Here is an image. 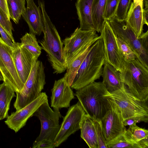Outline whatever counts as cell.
Wrapping results in <instances>:
<instances>
[{
    "mask_svg": "<svg viewBox=\"0 0 148 148\" xmlns=\"http://www.w3.org/2000/svg\"><path fill=\"white\" fill-rule=\"evenodd\" d=\"M38 3L42 15L44 25L43 38L39 42L42 49L47 54L53 73L60 74L67 69L64 57L63 43L46 12L43 1L38 0Z\"/></svg>",
    "mask_w": 148,
    "mask_h": 148,
    "instance_id": "6da1fadb",
    "label": "cell"
},
{
    "mask_svg": "<svg viewBox=\"0 0 148 148\" xmlns=\"http://www.w3.org/2000/svg\"><path fill=\"white\" fill-rule=\"evenodd\" d=\"M109 92L102 82L94 81L76 90L75 95L86 114L100 120L110 108L109 99L104 96Z\"/></svg>",
    "mask_w": 148,
    "mask_h": 148,
    "instance_id": "7a4b0ae2",
    "label": "cell"
},
{
    "mask_svg": "<svg viewBox=\"0 0 148 148\" xmlns=\"http://www.w3.org/2000/svg\"><path fill=\"white\" fill-rule=\"evenodd\" d=\"M105 62L103 43L101 37L92 45L79 68L71 88L76 90L99 79Z\"/></svg>",
    "mask_w": 148,
    "mask_h": 148,
    "instance_id": "3957f363",
    "label": "cell"
},
{
    "mask_svg": "<svg viewBox=\"0 0 148 148\" xmlns=\"http://www.w3.org/2000/svg\"><path fill=\"white\" fill-rule=\"evenodd\" d=\"M104 96L115 103L121 111L123 121L130 118L148 122L147 101L134 96L124 84L121 88Z\"/></svg>",
    "mask_w": 148,
    "mask_h": 148,
    "instance_id": "277c9868",
    "label": "cell"
},
{
    "mask_svg": "<svg viewBox=\"0 0 148 148\" xmlns=\"http://www.w3.org/2000/svg\"><path fill=\"white\" fill-rule=\"evenodd\" d=\"M119 74L122 81L131 93L142 101H148V69L136 58L125 61Z\"/></svg>",
    "mask_w": 148,
    "mask_h": 148,
    "instance_id": "5b68a950",
    "label": "cell"
},
{
    "mask_svg": "<svg viewBox=\"0 0 148 148\" xmlns=\"http://www.w3.org/2000/svg\"><path fill=\"white\" fill-rule=\"evenodd\" d=\"M108 21L115 34L130 46L137 59L148 69V30L138 38L125 21H119L114 17Z\"/></svg>",
    "mask_w": 148,
    "mask_h": 148,
    "instance_id": "8992f818",
    "label": "cell"
},
{
    "mask_svg": "<svg viewBox=\"0 0 148 148\" xmlns=\"http://www.w3.org/2000/svg\"><path fill=\"white\" fill-rule=\"evenodd\" d=\"M44 66L41 61L36 60L23 88L16 92L14 106L16 110L24 107L41 94L46 84Z\"/></svg>",
    "mask_w": 148,
    "mask_h": 148,
    "instance_id": "52a82bcc",
    "label": "cell"
},
{
    "mask_svg": "<svg viewBox=\"0 0 148 148\" xmlns=\"http://www.w3.org/2000/svg\"><path fill=\"white\" fill-rule=\"evenodd\" d=\"M40 120L41 123V130L39 135L33 144L35 147L42 140H47L54 142V140L60 128L59 120L62 116L59 109L50 108L48 101L42 104L33 114Z\"/></svg>",
    "mask_w": 148,
    "mask_h": 148,
    "instance_id": "ba28073f",
    "label": "cell"
},
{
    "mask_svg": "<svg viewBox=\"0 0 148 148\" xmlns=\"http://www.w3.org/2000/svg\"><path fill=\"white\" fill-rule=\"evenodd\" d=\"M94 30H85L77 27L69 36L62 40L64 57L67 66L82 50L92 42L101 37Z\"/></svg>",
    "mask_w": 148,
    "mask_h": 148,
    "instance_id": "9c48e42d",
    "label": "cell"
},
{
    "mask_svg": "<svg viewBox=\"0 0 148 148\" xmlns=\"http://www.w3.org/2000/svg\"><path fill=\"white\" fill-rule=\"evenodd\" d=\"M12 49L0 37V70L3 76V82L15 92H19L24 85L19 78L13 61Z\"/></svg>",
    "mask_w": 148,
    "mask_h": 148,
    "instance_id": "30bf717a",
    "label": "cell"
},
{
    "mask_svg": "<svg viewBox=\"0 0 148 148\" xmlns=\"http://www.w3.org/2000/svg\"><path fill=\"white\" fill-rule=\"evenodd\" d=\"M85 114L78 101L70 107L63 118L59 130L54 140L56 147L59 146L70 135L80 129Z\"/></svg>",
    "mask_w": 148,
    "mask_h": 148,
    "instance_id": "8fae6325",
    "label": "cell"
},
{
    "mask_svg": "<svg viewBox=\"0 0 148 148\" xmlns=\"http://www.w3.org/2000/svg\"><path fill=\"white\" fill-rule=\"evenodd\" d=\"M105 62L121 72L123 69L125 60L117 44L115 34L108 21H106L101 31Z\"/></svg>",
    "mask_w": 148,
    "mask_h": 148,
    "instance_id": "7c38bea8",
    "label": "cell"
},
{
    "mask_svg": "<svg viewBox=\"0 0 148 148\" xmlns=\"http://www.w3.org/2000/svg\"><path fill=\"white\" fill-rule=\"evenodd\" d=\"M109 99L110 108L100 120L106 144L123 134L126 129L123 124L121 110L115 103Z\"/></svg>",
    "mask_w": 148,
    "mask_h": 148,
    "instance_id": "4fadbf2b",
    "label": "cell"
},
{
    "mask_svg": "<svg viewBox=\"0 0 148 148\" xmlns=\"http://www.w3.org/2000/svg\"><path fill=\"white\" fill-rule=\"evenodd\" d=\"M48 101V96L45 92H41L40 95L30 103L19 110H16L8 116L5 121L8 127L16 133L26 124L28 120L40 106Z\"/></svg>",
    "mask_w": 148,
    "mask_h": 148,
    "instance_id": "5bb4252c",
    "label": "cell"
},
{
    "mask_svg": "<svg viewBox=\"0 0 148 148\" xmlns=\"http://www.w3.org/2000/svg\"><path fill=\"white\" fill-rule=\"evenodd\" d=\"M12 58L19 78L24 85L36 60L21 43L16 42L12 49Z\"/></svg>",
    "mask_w": 148,
    "mask_h": 148,
    "instance_id": "9a60e30c",
    "label": "cell"
},
{
    "mask_svg": "<svg viewBox=\"0 0 148 148\" xmlns=\"http://www.w3.org/2000/svg\"><path fill=\"white\" fill-rule=\"evenodd\" d=\"M51 91V104L53 109L70 107V102L74 96L71 86L64 77L55 81Z\"/></svg>",
    "mask_w": 148,
    "mask_h": 148,
    "instance_id": "2e32d148",
    "label": "cell"
},
{
    "mask_svg": "<svg viewBox=\"0 0 148 148\" xmlns=\"http://www.w3.org/2000/svg\"><path fill=\"white\" fill-rule=\"evenodd\" d=\"M27 3V7L22 16L28 25L29 33L39 36L44 30L43 16L40 8L36 5L33 0H29Z\"/></svg>",
    "mask_w": 148,
    "mask_h": 148,
    "instance_id": "e0dca14e",
    "label": "cell"
},
{
    "mask_svg": "<svg viewBox=\"0 0 148 148\" xmlns=\"http://www.w3.org/2000/svg\"><path fill=\"white\" fill-rule=\"evenodd\" d=\"M143 0H133L128 11L126 22L132 29L138 38L143 33Z\"/></svg>",
    "mask_w": 148,
    "mask_h": 148,
    "instance_id": "ac0fdd59",
    "label": "cell"
},
{
    "mask_svg": "<svg viewBox=\"0 0 148 148\" xmlns=\"http://www.w3.org/2000/svg\"><path fill=\"white\" fill-rule=\"evenodd\" d=\"M93 0H77L75 4L80 27L85 30H94L92 9Z\"/></svg>",
    "mask_w": 148,
    "mask_h": 148,
    "instance_id": "d6986e66",
    "label": "cell"
},
{
    "mask_svg": "<svg viewBox=\"0 0 148 148\" xmlns=\"http://www.w3.org/2000/svg\"><path fill=\"white\" fill-rule=\"evenodd\" d=\"M101 76L102 82L110 93L120 89L124 84L121 80L119 72L106 62L103 65Z\"/></svg>",
    "mask_w": 148,
    "mask_h": 148,
    "instance_id": "ffe728a7",
    "label": "cell"
},
{
    "mask_svg": "<svg viewBox=\"0 0 148 148\" xmlns=\"http://www.w3.org/2000/svg\"><path fill=\"white\" fill-rule=\"evenodd\" d=\"M80 136L90 148H98L94 119L85 114L82 121Z\"/></svg>",
    "mask_w": 148,
    "mask_h": 148,
    "instance_id": "44dd1931",
    "label": "cell"
},
{
    "mask_svg": "<svg viewBox=\"0 0 148 148\" xmlns=\"http://www.w3.org/2000/svg\"><path fill=\"white\" fill-rule=\"evenodd\" d=\"M96 41L91 42L82 50L67 66L66 71L64 77L70 86L80 66L91 49L92 45Z\"/></svg>",
    "mask_w": 148,
    "mask_h": 148,
    "instance_id": "7402d4cb",
    "label": "cell"
},
{
    "mask_svg": "<svg viewBox=\"0 0 148 148\" xmlns=\"http://www.w3.org/2000/svg\"><path fill=\"white\" fill-rule=\"evenodd\" d=\"M14 91L5 82L0 84V120L7 118L12 99L16 96Z\"/></svg>",
    "mask_w": 148,
    "mask_h": 148,
    "instance_id": "603a6c76",
    "label": "cell"
},
{
    "mask_svg": "<svg viewBox=\"0 0 148 148\" xmlns=\"http://www.w3.org/2000/svg\"><path fill=\"white\" fill-rule=\"evenodd\" d=\"M126 140L133 145L135 148H139L138 143L142 140L148 137V130L137 126L136 124L129 126L123 133Z\"/></svg>",
    "mask_w": 148,
    "mask_h": 148,
    "instance_id": "cb8c5ba5",
    "label": "cell"
},
{
    "mask_svg": "<svg viewBox=\"0 0 148 148\" xmlns=\"http://www.w3.org/2000/svg\"><path fill=\"white\" fill-rule=\"evenodd\" d=\"M106 0H93L92 15L95 31L100 32L106 21L103 14Z\"/></svg>",
    "mask_w": 148,
    "mask_h": 148,
    "instance_id": "d4e9b609",
    "label": "cell"
},
{
    "mask_svg": "<svg viewBox=\"0 0 148 148\" xmlns=\"http://www.w3.org/2000/svg\"><path fill=\"white\" fill-rule=\"evenodd\" d=\"M22 46L28 50L36 59L41 53V47L38 43L36 35L31 33H26L21 38Z\"/></svg>",
    "mask_w": 148,
    "mask_h": 148,
    "instance_id": "484cf974",
    "label": "cell"
},
{
    "mask_svg": "<svg viewBox=\"0 0 148 148\" xmlns=\"http://www.w3.org/2000/svg\"><path fill=\"white\" fill-rule=\"evenodd\" d=\"M7 3L10 18L18 24L25 10V0H7Z\"/></svg>",
    "mask_w": 148,
    "mask_h": 148,
    "instance_id": "4316f807",
    "label": "cell"
},
{
    "mask_svg": "<svg viewBox=\"0 0 148 148\" xmlns=\"http://www.w3.org/2000/svg\"><path fill=\"white\" fill-rule=\"evenodd\" d=\"M116 40L125 61H130L137 58L134 52L126 42L117 36Z\"/></svg>",
    "mask_w": 148,
    "mask_h": 148,
    "instance_id": "83f0119b",
    "label": "cell"
},
{
    "mask_svg": "<svg viewBox=\"0 0 148 148\" xmlns=\"http://www.w3.org/2000/svg\"><path fill=\"white\" fill-rule=\"evenodd\" d=\"M132 2V0H119L114 18L119 21H125Z\"/></svg>",
    "mask_w": 148,
    "mask_h": 148,
    "instance_id": "f1b7e54d",
    "label": "cell"
},
{
    "mask_svg": "<svg viewBox=\"0 0 148 148\" xmlns=\"http://www.w3.org/2000/svg\"><path fill=\"white\" fill-rule=\"evenodd\" d=\"M119 0H106L103 18L105 21H109L114 17Z\"/></svg>",
    "mask_w": 148,
    "mask_h": 148,
    "instance_id": "f546056e",
    "label": "cell"
},
{
    "mask_svg": "<svg viewBox=\"0 0 148 148\" xmlns=\"http://www.w3.org/2000/svg\"><path fill=\"white\" fill-rule=\"evenodd\" d=\"M107 148H135L133 144L127 142L123 134L107 143Z\"/></svg>",
    "mask_w": 148,
    "mask_h": 148,
    "instance_id": "4dcf8cb0",
    "label": "cell"
},
{
    "mask_svg": "<svg viewBox=\"0 0 148 148\" xmlns=\"http://www.w3.org/2000/svg\"><path fill=\"white\" fill-rule=\"evenodd\" d=\"M0 25L6 32L12 42L15 44L16 42L13 37L12 32V31H14V29L12 23L0 8Z\"/></svg>",
    "mask_w": 148,
    "mask_h": 148,
    "instance_id": "1f68e13d",
    "label": "cell"
},
{
    "mask_svg": "<svg viewBox=\"0 0 148 148\" xmlns=\"http://www.w3.org/2000/svg\"><path fill=\"white\" fill-rule=\"evenodd\" d=\"M97 136L98 143V148H107L102 130L100 120L94 119Z\"/></svg>",
    "mask_w": 148,
    "mask_h": 148,
    "instance_id": "d6a6232c",
    "label": "cell"
},
{
    "mask_svg": "<svg viewBox=\"0 0 148 148\" xmlns=\"http://www.w3.org/2000/svg\"><path fill=\"white\" fill-rule=\"evenodd\" d=\"M0 33L1 38L12 49L15 46V43H14L9 38L6 32L0 25Z\"/></svg>",
    "mask_w": 148,
    "mask_h": 148,
    "instance_id": "836d02e7",
    "label": "cell"
},
{
    "mask_svg": "<svg viewBox=\"0 0 148 148\" xmlns=\"http://www.w3.org/2000/svg\"><path fill=\"white\" fill-rule=\"evenodd\" d=\"M56 147L53 142L44 140L40 141L34 148H55Z\"/></svg>",
    "mask_w": 148,
    "mask_h": 148,
    "instance_id": "e575fe53",
    "label": "cell"
},
{
    "mask_svg": "<svg viewBox=\"0 0 148 148\" xmlns=\"http://www.w3.org/2000/svg\"><path fill=\"white\" fill-rule=\"evenodd\" d=\"M0 8L10 20V17L8 7L7 0H0Z\"/></svg>",
    "mask_w": 148,
    "mask_h": 148,
    "instance_id": "d590c367",
    "label": "cell"
},
{
    "mask_svg": "<svg viewBox=\"0 0 148 148\" xmlns=\"http://www.w3.org/2000/svg\"><path fill=\"white\" fill-rule=\"evenodd\" d=\"M140 122H141V121L138 119L130 118L123 121V124L125 126H129L136 125L137 123Z\"/></svg>",
    "mask_w": 148,
    "mask_h": 148,
    "instance_id": "8d00e7d4",
    "label": "cell"
},
{
    "mask_svg": "<svg viewBox=\"0 0 148 148\" xmlns=\"http://www.w3.org/2000/svg\"><path fill=\"white\" fill-rule=\"evenodd\" d=\"M148 9L143 8V20L144 25L148 26Z\"/></svg>",
    "mask_w": 148,
    "mask_h": 148,
    "instance_id": "74e56055",
    "label": "cell"
},
{
    "mask_svg": "<svg viewBox=\"0 0 148 148\" xmlns=\"http://www.w3.org/2000/svg\"><path fill=\"white\" fill-rule=\"evenodd\" d=\"M143 4L144 8L148 9V0H143Z\"/></svg>",
    "mask_w": 148,
    "mask_h": 148,
    "instance_id": "f35d334b",
    "label": "cell"
},
{
    "mask_svg": "<svg viewBox=\"0 0 148 148\" xmlns=\"http://www.w3.org/2000/svg\"><path fill=\"white\" fill-rule=\"evenodd\" d=\"M4 81V79L2 74L0 70V81Z\"/></svg>",
    "mask_w": 148,
    "mask_h": 148,
    "instance_id": "ab89813d",
    "label": "cell"
},
{
    "mask_svg": "<svg viewBox=\"0 0 148 148\" xmlns=\"http://www.w3.org/2000/svg\"><path fill=\"white\" fill-rule=\"evenodd\" d=\"M28 0H26V1H28Z\"/></svg>",
    "mask_w": 148,
    "mask_h": 148,
    "instance_id": "60d3db41",
    "label": "cell"
}]
</instances>
